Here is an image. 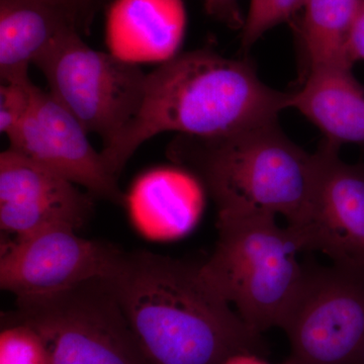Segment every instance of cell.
<instances>
[{
  "label": "cell",
  "instance_id": "1",
  "mask_svg": "<svg viewBox=\"0 0 364 364\" xmlns=\"http://www.w3.org/2000/svg\"><path fill=\"white\" fill-rule=\"evenodd\" d=\"M105 282L149 364H222L238 352L268 353L262 334L208 282L202 263L121 251Z\"/></svg>",
  "mask_w": 364,
  "mask_h": 364
},
{
  "label": "cell",
  "instance_id": "2",
  "mask_svg": "<svg viewBox=\"0 0 364 364\" xmlns=\"http://www.w3.org/2000/svg\"><path fill=\"white\" fill-rule=\"evenodd\" d=\"M291 92L261 81L252 62L212 49L181 53L147 74L140 109L102 148L105 166L119 179L136 151L167 132L215 138L277 121Z\"/></svg>",
  "mask_w": 364,
  "mask_h": 364
},
{
  "label": "cell",
  "instance_id": "3",
  "mask_svg": "<svg viewBox=\"0 0 364 364\" xmlns=\"http://www.w3.org/2000/svg\"><path fill=\"white\" fill-rule=\"evenodd\" d=\"M167 156L200 181L218 217L282 215L305 222L318 172L317 154L287 138L279 121L215 138L179 135Z\"/></svg>",
  "mask_w": 364,
  "mask_h": 364
},
{
  "label": "cell",
  "instance_id": "4",
  "mask_svg": "<svg viewBox=\"0 0 364 364\" xmlns=\"http://www.w3.org/2000/svg\"><path fill=\"white\" fill-rule=\"evenodd\" d=\"M277 215L218 217L214 252L203 273L254 332L282 327L303 282L304 246L294 228H282Z\"/></svg>",
  "mask_w": 364,
  "mask_h": 364
},
{
  "label": "cell",
  "instance_id": "5",
  "mask_svg": "<svg viewBox=\"0 0 364 364\" xmlns=\"http://www.w3.org/2000/svg\"><path fill=\"white\" fill-rule=\"evenodd\" d=\"M14 316L42 337L51 364H149L105 279L16 299Z\"/></svg>",
  "mask_w": 364,
  "mask_h": 364
},
{
  "label": "cell",
  "instance_id": "6",
  "mask_svg": "<svg viewBox=\"0 0 364 364\" xmlns=\"http://www.w3.org/2000/svg\"><path fill=\"white\" fill-rule=\"evenodd\" d=\"M33 65L47 79L50 92L88 134L102 139L104 147L140 109L147 74L136 64L90 47L77 31L60 39Z\"/></svg>",
  "mask_w": 364,
  "mask_h": 364
},
{
  "label": "cell",
  "instance_id": "7",
  "mask_svg": "<svg viewBox=\"0 0 364 364\" xmlns=\"http://www.w3.org/2000/svg\"><path fill=\"white\" fill-rule=\"evenodd\" d=\"M280 328L291 345L284 364H364V272L305 264Z\"/></svg>",
  "mask_w": 364,
  "mask_h": 364
},
{
  "label": "cell",
  "instance_id": "8",
  "mask_svg": "<svg viewBox=\"0 0 364 364\" xmlns=\"http://www.w3.org/2000/svg\"><path fill=\"white\" fill-rule=\"evenodd\" d=\"M121 250L79 237L76 230L52 227L2 244L0 287L16 299L62 293L105 279Z\"/></svg>",
  "mask_w": 364,
  "mask_h": 364
},
{
  "label": "cell",
  "instance_id": "9",
  "mask_svg": "<svg viewBox=\"0 0 364 364\" xmlns=\"http://www.w3.org/2000/svg\"><path fill=\"white\" fill-rule=\"evenodd\" d=\"M338 144L318 146V172L305 222L293 227L304 251L327 255L333 264L364 272V163L340 159Z\"/></svg>",
  "mask_w": 364,
  "mask_h": 364
},
{
  "label": "cell",
  "instance_id": "10",
  "mask_svg": "<svg viewBox=\"0 0 364 364\" xmlns=\"http://www.w3.org/2000/svg\"><path fill=\"white\" fill-rule=\"evenodd\" d=\"M87 131L50 91L38 90L20 126L7 136L9 148L85 188L92 196L124 205L119 179L92 147Z\"/></svg>",
  "mask_w": 364,
  "mask_h": 364
},
{
  "label": "cell",
  "instance_id": "11",
  "mask_svg": "<svg viewBox=\"0 0 364 364\" xmlns=\"http://www.w3.org/2000/svg\"><path fill=\"white\" fill-rule=\"evenodd\" d=\"M93 210L80 186L7 148L0 154V228L14 240L52 227L80 229Z\"/></svg>",
  "mask_w": 364,
  "mask_h": 364
},
{
  "label": "cell",
  "instance_id": "12",
  "mask_svg": "<svg viewBox=\"0 0 364 364\" xmlns=\"http://www.w3.org/2000/svg\"><path fill=\"white\" fill-rule=\"evenodd\" d=\"M186 28L183 0H114L107 13L109 53L139 65L179 54Z\"/></svg>",
  "mask_w": 364,
  "mask_h": 364
},
{
  "label": "cell",
  "instance_id": "13",
  "mask_svg": "<svg viewBox=\"0 0 364 364\" xmlns=\"http://www.w3.org/2000/svg\"><path fill=\"white\" fill-rule=\"evenodd\" d=\"M203 186L182 167H160L136 179L124 205L149 236L174 238L188 233L202 213Z\"/></svg>",
  "mask_w": 364,
  "mask_h": 364
},
{
  "label": "cell",
  "instance_id": "14",
  "mask_svg": "<svg viewBox=\"0 0 364 364\" xmlns=\"http://www.w3.org/2000/svg\"><path fill=\"white\" fill-rule=\"evenodd\" d=\"M80 33L77 18L57 0H0V78L28 73L57 42Z\"/></svg>",
  "mask_w": 364,
  "mask_h": 364
},
{
  "label": "cell",
  "instance_id": "15",
  "mask_svg": "<svg viewBox=\"0 0 364 364\" xmlns=\"http://www.w3.org/2000/svg\"><path fill=\"white\" fill-rule=\"evenodd\" d=\"M289 107L298 109L331 142L364 144V87L349 67L306 72L301 87L291 92Z\"/></svg>",
  "mask_w": 364,
  "mask_h": 364
},
{
  "label": "cell",
  "instance_id": "16",
  "mask_svg": "<svg viewBox=\"0 0 364 364\" xmlns=\"http://www.w3.org/2000/svg\"><path fill=\"white\" fill-rule=\"evenodd\" d=\"M361 0H306L299 28L306 72L347 65L345 46Z\"/></svg>",
  "mask_w": 364,
  "mask_h": 364
},
{
  "label": "cell",
  "instance_id": "17",
  "mask_svg": "<svg viewBox=\"0 0 364 364\" xmlns=\"http://www.w3.org/2000/svg\"><path fill=\"white\" fill-rule=\"evenodd\" d=\"M0 364H51V360L38 332L14 321L0 334Z\"/></svg>",
  "mask_w": 364,
  "mask_h": 364
},
{
  "label": "cell",
  "instance_id": "18",
  "mask_svg": "<svg viewBox=\"0 0 364 364\" xmlns=\"http://www.w3.org/2000/svg\"><path fill=\"white\" fill-rule=\"evenodd\" d=\"M39 87L28 73L0 78V132L9 136L32 109Z\"/></svg>",
  "mask_w": 364,
  "mask_h": 364
},
{
  "label": "cell",
  "instance_id": "19",
  "mask_svg": "<svg viewBox=\"0 0 364 364\" xmlns=\"http://www.w3.org/2000/svg\"><path fill=\"white\" fill-rule=\"evenodd\" d=\"M306 0H250L247 18L242 30V48L247 50L279 23L291 20L305 6Z\"/></svg>",
  "mask_w": 364,
  "mask_h": 364
},
{
  "label": "cell",
  "instance_id": "20",
  "mask_svg": "<svg viewBox=\"0 0 364 364\" xmlns=\"http://www.w3.org/2000/svg\"><path fill=\"white\" fill-rule=\"evenodd\" d=\"M344 58L347 65L350 67L356 62L364 61V0H361L358 14L352 23L345 46Z\"/></svg>",
  "mask_w": 364,
  "mask_h": 364
},
{
  "label": "cell",
  "instance_id": "21",
  "mask_svg": "<svg viewBox=\"0 0 364 364\" xmlns=\"http://www.w3.org/2000/svg\"><path fill=\"white\" fill-rule=\"evenodd\" d=\"M203 2L208 16L235 30L243 28L245 21L242 16L238 0H203Z\"/></svg>",
  "mask_w": 364,
  "mask_h": 364
},
{
  "label": "cell",
  "instance_id": "22",
  "mask_svg": "<svg viewBox=\"0 0 364 364\" xmlns=\"http://www.w3.org/2000/svg\"><path fill=\"white\" fill-rule=\"evenodd\" d=\"M57 1L67 7L77 18L81 30H85L98 0H57Z\"/></svg>",
  "mask_w": 364,
  "mask_h": 364
},
{
  "label": "cell",
  "instance_id": "23",
  "mask_svg": "<svg viewBox=\"0 0 364 364\" xmlns=\"http://www.w3.org/2000/svg\"><path fill=\"white\" fill-rule=\"evenodd\" d=\"M222 364H272L268 363L259 354L253 352H238L225 359ZM284 364V363H280Z\"/></svg>",
  "mask_w": 364,
  "mask_h": 364
}]
</instances>
